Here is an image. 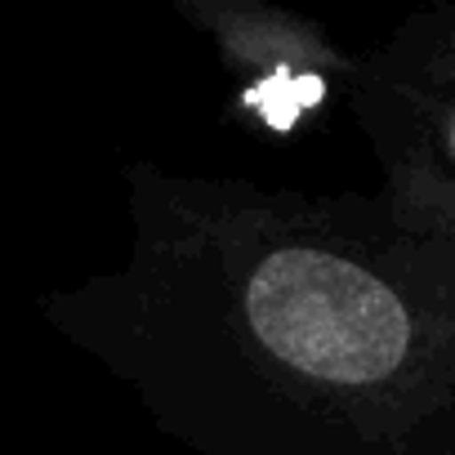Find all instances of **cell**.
<instances>
[{"instance_id":"obj_1","label":"cell","mask_w":455,"mask_h":455,"mask_svg":"<svg viewBox=\"0 0 455 455\" xmlns=\"http://www.w3.org/2000/svg\"><path fill=\"white\" fill-rule=\"evenodd\" d=\"M152 411L210 455H455V228L152 179Z\"/></svg>"},{"instance_id":"obj_2","label":"cell","mask_w":455,"mask_h":455,"mask_svg":"<svg viewBox=\"0 0 455 455\" xmlns=\"http://www.w3.org/2000/svg\"><path fill=\"white\" fill-rule=\"evenodd\" d=\"M348 90L388 165V196L455 228V5L402 23L353 63Z\"/></svg>"}]
</instances>
